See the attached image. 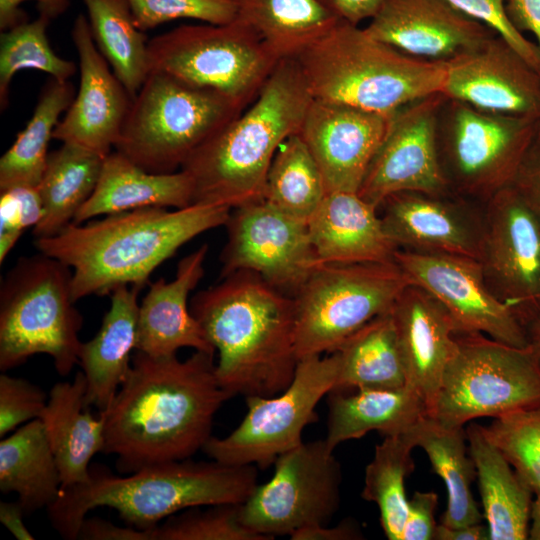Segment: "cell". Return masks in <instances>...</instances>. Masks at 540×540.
<instances>
[{
  "label": "cell",
  "instance_id": "cell-1",
  "mask_svg": "<svg viewBox=\"0 0 540 540\" xmlns=\"http://www.w3.org/2000/svg\"><path fill=\"white\" fill-rule=\"evenodd\" d=\"M214 355L195 351L179 360L135 350L126 379L99 413L103 452L117 456L120 472L189 459L203 449L215 414L233 397L218 381Z\"/></svg>",
  "mask_w": 540,
  "mask_h": 540
},
{
  "label": "cell",
  "instance_id": "cell-2",
  "mask_svg": "<svg viewBox=\"0 0 540 540\" xmlns=\"http://www.w3.org/2000/svg\"><path fill=\"white\" fill-rule=\"evenodd\" d=\"M221 279L190 303L218 353V381L232 396H274L288 387L298 364L294 298L251 271Z\"/></svg>",
  "mask_w": 540,
  "mask_h": 540
},
{
  "label": "cell",
  "instance_id": "cell-3",
  "mask_svg": "<svg viewBox=\"0 0 540 540\" xmlns=\"http://www.w3.org/2000/svg\"><path fill=\"white\" fill-rule=\"evenodd\" d=\"M231 209L192 204L173 211L146 207L71 223L51 237L36 238L39 252L72 269L75 302L110 295L121 286L143 288L154 270L196 236L225 225Z\"/></svg>",
  "mask_w": 540,
  "mask_h": 540
},
{
  "label": "cell",
  "instance_id": "cell-4",
  "mask_svg": "<svg viewBox=\"0 0 540 540\" xmlns=\"http://www.w3.org/2000/svg\"><path fill=\"white\" fill-rule=\"evenodd\" d=\"M312 99L296 59H281L256 99L182 165L192 181V204L234 209L264 200L271 162L299 132Z\"/></svg>",
  "mask_w": 540,
  "mask_h": 540
},
{
  "label": "cell",
  "instance_id": "cell-5",
  "mask_svg": "<svg viewBox=\"0 0 540 540\" xmlns=\"http://www.w3.org/2000/svg\"><path fill=\"white\" fill-rule=\"evenodd\" d=\"M256 486L254 465L232 466L214 460L163 462L123 477L90 467L89 480L63 487L47 511L60 536L75 540L87 513L97 507L113 508L128 525L149 530L188 508L242 504Z\"/></svg>",
  "mask_w": 540,
  "mask_h": 540
},
{
  "label": "cell",
  "instance_id": "cell-6",
  "mask_svg": "<svg viewBox=\"0 0 540 540\" xmlns=\"http://www.w3.org/2000/svg\"><path fill=\"white\" fill-rule=\"evenodd\" d=\"M295 59L313 98L383 114L442 94L447 67L446 61L407 55L341 20Z\"/></svg>",
  "mask_w": 540,
  "mask_h": 540
},
{
  "label": "cell",
  "instance_id": "cell-7",
  "mask_svg": "<svg viewBox=\"0 0 540 540\" xmlns=\"http://www.w3.org/2000/svg\"><path fill=\"white\" fill-rule=\"evenodd\" d=\"M72 269L39 252L18 259L0 287V370L36 354L65 376L79 361L83 317L72 295Z\"/></svg>",
  "mask_w": 540,
  "mask_h": 540
},
{
  "label": "cell",
  "instance_id": "cell-8",
  "mask_svg": "<svg viewBox=\"0 0 540 540\" xmlns=\"http://www.w3.org/2000/svg\"><path fill=\"white\" fill-rule=\"evenodd\" d=\"M243 111L215 91L150 71L132 98L115 150L148 172H176Z\"/></svg>",
  "mask_w": 540,
  "mask_h": 540
},
{
  "label": "cell",
  "instance_id": "cell-9",
  "mask_svg": "<svg viewBox=\"0 0 540 540\" xmlns=\"http://www.w3.org/2000/svg\"><path fill=\"white\" fill-rule=\"evenodd\" d=\"M150 71L215 91L245 110L279 59L239 16L226 24L181 25L149 40Z\"/></svg>",
  "mask_w": 540,
  "mask_h": 540
},
{
  "label": "cell",
  "instance_id": "cell-10",
  "mask_svg": "<svg viewBox=\"0 0 540 540\" xmlns=\"http://www.w3.org/2000/svg\"><path fill=\"white\" fill-rule=\"evenodd\" d=\"M409 280L393 262H319L293 297L298 361L334 352L372 319L389 312Z\"/></svg>",
  "mask_w": 540,
  "mask_h": 540
},
{
  "label": "cell",
  "instance_id": "cell-11",
  "mask_svg": "<svg viewBox=\"0 0 540 540\" xmlns=\"http://www.w3.org/2000/svg\"><path fill=\"white\" fill-rule=\"evenodd\" d=\"M428 415L447 427L482 417L540 406V365L532 348H519L481 333L456 334Z\"/></svg>",
  "mask_w": 540,
  "mask_h": 540
},
{
  "label": "cell",
  "instance_id": "cell-12",
  "mask_svg": "<svg viewBox=\"0 0 540 540\" xmlns=\"http://www.w3.org/2000/svg\"><path fill=\"white\" fill-rule=\"evenodd\" d=\"M338 373L334 352L300 359L285 390L270 397H245L247 413L240 424L226 437L211 436L202 450L225 465L267 468L303 442L305 427L317 420L315 409L335 389Z\"/></svg>",
  "mask_w": 540,
  "mask_h": 540
},
{
  "label": "cell",
  "instance_id": "cell-13",
  "mask_svg": "<svg viewBox=\"0 0 540 540\" xmlns=\"http://www.w3.org/2000/svg\"><path fill=\"white\" fill-rule=\"evenodd\" d=\"M342 471L324 440L302 442L277 457L274 473L240 505V520L266 540L326 525L340 505Z\"/></svg>",
  "mask_w": 540,
  "mask_h": 540
},
{
  "label": "cell",
  "instance_id": "cell-14",
  "mask_svg": "<svg viewBox=\"0 0 540 540\" xmlns=\"http://www.w3.org/2000/svg\"><path fill=\"white\" fill-rule=\"evenodd\" d=\"M538 120L451 100L441 165L458 193L486 201L512 185L538 133Z\"/></svg>",
  "mask_w": 540,
  "mask_h": 540
},
{
  "label": "cell",
  "instance_id": "cell-15",
  "mask_svg": "<svg viewBox=\"0 0 540 540\" xmlns=\"http://www.w3.org/2000/svg\"><path fill=\"white\" fill-rule=\"evenodd\" d=\"M225 226L221 278L240 270L251 271L294 297L320 262L307 223L265 200L231 209Z\"/></svg>",
  "mask_w": 540,
  "mask_h": 540
},
{
  "label": "cell",
  "instance_id": "cell-16",
  "mask_svg": "<svg viewBox=\"0 0 540 540\" xmlns=\"http://www.w3.org/2000/svg\"><path fill=\"white\" fill-rule=\"evenodd\" d=\"M394 260L411 284L443 304L456 334L481 333L511 346L529 347L519 314L491 291L479 260L400 248Z\"/></svg>",
  "mask_w": 540,
  "mask_h": 540
},
{
  "label": "cell",
  "instance_id": "cell-17",
  "mask_svg": "<svg viewBox=\"0 0 540 540\" xmlns=\"http://www.w3.org/2000/svg\"><path fill=\"white\" fill-rule=\"evenodd\" d=\"M438 93L410 103L392 115L388 132L374 156L358 195L377 209L401 192L447 194L438 144Z\"/></svg>",
  "mask_w": 540,
  "mask_h": 540
},
{
  "label": "cell",
  "instance_id": "cell-18",
  "mask_svg": "<svg viewBox=\"0 0 540 540\" xmlns=\"http://www.w3.org/2000/svg\"><path fill=\"white\" fill-rule=\"evenodd\" d=\"M480 262L487 285L518 314L540 296V217L507 186L488 200Z\"/></svg>",
  "mask_w": 540,
  "mask_h": 540
},
{
  "label": "cell",
  "instance_id": "cell-19",
  "mask_svg": "<svg viewBox=\"0 0 540 540\" xmlns=\"http://www.w3.org/2000/svg\"><path fill=\"white\" fill-rule=\"evenodd\" d=\"M442 95L476 109L540 120V73L498 35L446 61Z\"/></svg>",
  "mask_w": 540,
  "mask_h": 540
},
{
  "label": "cell",
  "instance_id": "cell-20",
  "mask_svg": "<svg viewBox=\"0 0 540 540\" xmlns=\"http://www.w3.org/2000/svg\"><path fill=\"white\" fill-rule=\"evenodd\" d=\"M393 114L312 99L298 134L321 170L327 193L358 192Z\"/></svg>",
  "mask_w": 540,
  "mask_h": 540
},
{
  "label": "cell",
  "instance_id": "cell-21",
  "mask_svg": "<svg viewBox=\"0 0 540 540\" xmlns=\"http://www.w3.org/2000/svg\"><path fill=\"white\" fill-rule=\"evenodd\" d=\"M72 39L79 57L80 83L53 139L106 157L120 137L132 97L98 50L82 14L74 21Z\"/></svg>",
  "mask_w": 540,
  "mask_h": 540
},
{
  "label": "cell",
  "instance_id": "cell-22",
  "mask_svg": "<svg viewBox=\"0 0 540 540\" xmlns=\"http://www.w3.org/2000/svg\"><path fill=\"white\" fill-rule=\"evenodd\" d=\"M364 29L407 55L433 61H448L496 35L445 0H384Z\"/></svg>",
  "mask_w": 540,
  "mask_h": 540
},
{
  "label": "cell",
  "instance_id": "cell-23",
  "mask_svg": "<svg viewBox=\"0 0 540 540\" xmlns=\"http://www.w3.org/2000/svg\"><path fill=\"white\" fill-rule=\"evenodd\" d=\"M446 196L401 192L388 197L380 205L387 236L400 249L461 255L480 261L484 213L481 215Z\"/></svg>",
  "mask_w": 540,
  "mask_h": 540
},
{
  "label": "cell",
  "instance_id": "cell-24",
  "mask_svg": "<svg viewBox=\"0 0 540 540\" xmlns=\"http://www.w3.org/2000/svg\"><path fill=\"white\" fill-rule=\"evenodd\" d=\"M407 385L432 411L444 371L457 350L454 321L433 295L409 283L391 309Z\"/></svg>",
  "mask_w": 540,
  "mask_h": 540
},
{
  "label": "cell",
  "instance_id": "cell-25",
  "mask_svg": "<svg viewBox=\"0 0 540 540\" xmlns=\"http://www.w3.org/2000/svg\"><path fill=\"white\" fill-rule=\"evenodd\" d=\"M208 248L202 244L183 257L172 281L149 282L139 304L137 351L152 357L173 356L184 347L216 353L188 305L189 294L204 275Z\"/></svg>",
  "mask_w": 540,
  "mask_h": 540
},
{
  "label": "cell",
  "instance_id": "cell-26",
  "mask_svg": "<svg viewBox=\"0 0 540 540\" xmlns=\"http://www.w3.org/2000/svg\"><path fill=\"white\" fill-rule=\"evenodd\" d=\"M307 228L322 263L395 261L398 247L387 236L378 209L356 192H328Z\"/></svg>",
  "mask_w": 540,
  "mask_h": 540
},
{
  "label": "cell",
  "instance_id": "cell-27",
  "mask_svg": "<svg viewBox=\"0 0 540 540\" xmlns=\"http://www.w3.org/2000/svg\"><path fill=\"white\" fill-rule=\"evenodd\" d=\"M140 291L136 286L116 288L98 332L81 344L78 363L87 383L86 405L99 412L110 406L130 370L137 344Z\"/></svg>",
  "mask_w": 540,
  "mask_h": 540
},
{
  "label": "cell",
  "instance_id": "cell-28",
  "mask_svg": "<svg viewBox=\"0 0 540 540\" xmlns=\"http://www.w3.org/2000/svg\"><path fill=\"white\" fill-rule=\"evenodd\" d=\"M86 390L82 371L72 381L56 383L39 418L59 468L62 488L87 482L90 461L105 446L104 418L90 413Z\"/></svg>",
  "mask_w": 540,
  "mask_h": 540
},
{
  "label": "cell",
  "instance_id": "cell-29",
  "mask_svg": "<svg viewBox=\"0 0 540 540\" xmlns=\"http://www.w3.org/2000/svg\"><path fill=\"white\" fill-rule=\"evenodd\" d=\"M192 200V181L184 171L151 173L115 150L104 158L97 186L73 223L146 207L180 209Z\"/></svg>",
  "mask_w": 540,
  "mask_h": 540
},
{
  "label": "cell",
  "instance_id": "cell-30",
  "mask_svg": "<svg viewBox=\"0 0 540 540\" xmlns=\"http://www.w3.org/2000/svg\"><path fill=\"white\" fill-rule=\"evenodd\" d=\"M466 434L489 540L528 539L533 492L485 436L481 425L469 424Z\"/></svg>",
  "mask_w": 540,
  "mask_h": 540
},
{
  "label": "cell",
  "instance_id": "cell-31",
  "mask_svg": "<svg viewBox=\"0 0 540 540\" xmlns=\"http://www.w3.org/2000/svg\"><path fill=\"white\" fill-rule=\"evenodd\" d=\"M329 394L325 441L333 450L371 431L384 436L405 434L427 415L423 399L407 384L397 389H357L352 394L334 390Z\"/></svg>",
  "mask_w": 540,
  "mask_h": 540
},
{
  "label": "cell",
  "instance_id": "cell-32",
  "mask_svg": "<svg viewBox=\"0 0 540 540\" xmlns=\"http://www.w3.org/2000/svg\"><path fill=\"white\" fill-rule=\"evenodd\" d=\"M427 455L433 471L447 490V507L441 523L462 526L481 523L483 514L472 493L476 468L468 449L466 430L447 427L432 417H421L405 434Z\"/></svg>",
  "mask_w": 540,
  "mask_h": 540
},
{
  "label": "cell",
  "instance_id": "cell-33",
  "mask_svg": "<svg viewBox=\"0 0 540 540\" xmlns=\"http://www.w3.org/2000/svg\"><path fill=\"white\" fill-rule=\"evenodd\" d=\"M0 490L16 493L25 514L49 508L57 501L61 476L39 418L1 440Z\"/></svg>",
  "mask_w": 540,
  "mask_h": 540
},
{
  "label": "cell",
  "instance_id": "cell-34",
  "mask_svg": "<svg viewBox=\"0 0 540 540\" xmlns=\"http://www.w3.org/2000/svg\"><path fill=\"white\" fill-rule=\"evenodd\" d=\"M104 158L72 143L49 153L37 186L43 213L33 228L36 238L55 236L73 223L97 186Z\"/></svg>",
  "mask_w": 540,
  "mask_h": 540
},
{
  "label": "cell",
  "instance_id": "cell-35",
  "mask_svg": "<svg viewBox=\"0 0 540 540\" xmlns=\"http://www.w3.org/2000/svg\"><path fill=\"white\" fill-rule=\"evenodd\" d=\"M334 353L339 362L334 390L397 389L407 383L391 310L349 336Z\"/></svg>",
  "mask_w": 540,
  "mask_h": 540
},
{
  "label": "cell",
  "instance_id": "cell-36",
  "mask_svg": "<svg viewBox=\"0 0 540 540\" xmlns=\"http://www.w3.org/2000/svg\"><path fill=\"white\" fill-rule=\"evenodd\" d=\"M238 16L279 58H295L338 21L318 0H234Z\"/></svg>",
  "mask_w": 540,
  "mask_h": 540
},
{
  "label": "cell",
  "instance_id": "cell-37",
  "mask_svg": "<svg viewBox=\"0 0 540 540\" xmlns=\"http://www.w3.org/2000/svg\"><path fill=\"white\" fill-rule=\"evenodd\" d=\"M74 96L69 81L51 78L45 85L26 127L0 159V191L39 185L49 155V142Z\"/></svg>",
  "mask_w": 540,
  "mask_h": 540
},
{
  "label": "cell",
  "instance_id": "cell-38",
  "mask_svg": "<svg viewBox=\"0 0 540 540\" xmlns=\"http://www.w3.org/2000/svg\"><path fill=\"white\" fill-rule=\"evenodd\" d=\"M94 42L133 98L150 72L149 40L126 0H83Z\"/></svg>",
  "mask_w": 540,
  "mask_h": 540
},
{
  "label": "cell",
  "instance_id": "cell-39",
  "mask_svg": "<svg viewBox=\"0 0 540 540\" xmlns=\"http://www.w3.org/2000/svg\"><path fill=\"white\" fill-rule=\"evenodd\" d=\"M326 194L313 155L298 133L290 135L279 146L269 167L264 200L307 223Z\"/></svg>",
  "mask_w": 540,
  "mask_h": 540
},
{
  "label": "cell",
  "instance_id": "cell-40",
  "mask_svg": "<svg viewBox=\"0 0 540 540\" xmlns=\"http://www.w3.org/2000/svg\"><path fill=\"white\" fill-rule=\"evenodd\" d=\"M413 444L402 435L385 436L365 468L362 498L377 504L389 540H400L408 511L405 479L415 468Z\"/></svg>",
  "mask_w": 540,
  "mask_h": 540
},
{
  "label": "cell",
  "instance_id": "cell-41",
  "mask_svg": "<svg viewBox=\"0 0 540 540\" xmlns=\"http://www.w3.org/2000/svg\"><path fill=\"white\" fill-rule=\"evenodd\" d=\"M50 18L39 14L32 21L21 22L2 31L0 37V103L6 107L8 91L14 75L24 69L45 72L51 78L68 81L75 73V64L58 56L47 38Z\"/></svg>",
  "mask_w": 540,
  "mask_h": 540
},
{
  "label": "cell",
  "instance_id": "cell-42",
  "mask_svg": "<svg viewBox=\"0 0 540 540\" xmlns=\"http://www.w3.org/2000/svg\"><path fill=\"white\" fill-rule=\"evenodd\" d=\"M482 429L533 494L539 492L540 406L499 416Z\"/></svg>",
  "mask_w": 540,
  "mask_h": 540
},
{
  "label": "cell",
  "instance_id": "cell-43",
  "mask_svg": "<svg viewBox=\"0 0 540 540\" xmlns=\"http://www.w3.org/2000/svg\"><path fill=\"white\" fill-rule=\"evenodd\" d=\"M241 504L188 508L153 529L154 540H266L240 520Z\"/></svg>",
  "mask_w": 540,
  "mask_h": 540
},
{
  "label": "cell",
  "instance_id": "cell-44",
  "mask_svg": "<svg viewBox=\"0 0 540 540\" xmlns=\"http://www.w3.org/2000/svg\"><path fill=\"white\" fill-rule=\"evenodd\" d=\"M137 27L153 29L177 19L226 24L238 17L234 0H126Z\"/></svg>",
  "mask_w": 540,
  "mask_h": 540
},
{
  "label": "cell",
  "instance_id": "cell-45",
  "mask_svg": "<svg viewBox=\"0 0 540 540\" xmlns=\"http://www.w3.org/2000/svg\"><path fill=\"white\" fill-rule=\"evenodd\" d=\"M0 263L29 227H35L43 213L37 187L17 186L0 191Z\"/></svg>",
  "mask_w": 540,
  "mask_h": 540
},
{
  "label": "cell",
  "instance_id": "cell-46",
  "mask_svg": "<svg viewBox=\"0 0 540 540\" xmlns=\"http://www.w3.org/2000/svg\"><path fill=\"white\" fill-rule=\"evenodd\" d=\"M466 16L484 24L540 73V51L511 22L506 0H445Z\"/></svg>",
  "mask_w": 540,
  "mask_h": 540
},
{
  "label": "cell",
  "instance_id": "cell-47",
  "mask_svg": "<svg viewBox=\"0 0 540 540\" xmlns=\"http://www.w3.org/2000/svg\"><path fill=\"white\" fill-rule=\"evenodd\" d=\"M48 396L37 385L7 374L0 375V436L40 418Z\"/></svg>",
  "mask_w": 540,
  "mask_h": 540
},
{
  "label": "cell",
  "instance_id": "cell-48",
  "mask_svg": "<svg viewBox=\"0 0 540 540\" xmlns=\"http://www.w3.org/2000/svg\"><path fill=\"white\" fill-rule=\"evenodd\" d=\"M438 495L416 491L408 502V511L400 540H435L438 524L435 511Z\"/></svg>",
  "mask_w": 540,
  "mask_h": 540
},
{
  "label": "cell",
  "instance_id": "cell-49",
  "mask_svg": "<svg viewBox=\"0 0 540 540\" xmlns=\"http://www.w3.org/2000/svg\"><path fill=\"white\" fill-rule=\"evenodd\" d=\"M540 217V136H536L512 183Z\"/></svg>",
  "mask_w": 540,
  "mask_h": 540
},
{
  "label": "cell",
  "instance_id": "cell-50",
  "mask_svg": "<svg viewBox=\"0 0 540 540\" xmlns=\"http://www.w3.org/2000/svg\"><path fill=\"white\" fill-rule=\"evenodd\" d=\"M153 529L143 530L130 525L121 527L99 517H85L78 532V539L154 540Z\"/></svg>",
  "mask_w": 540,
  "mask_h": 540
},
{
  "label": "cell",
  "instance_id": "cell-51",
  "mask_svg": "<svg viewBox=\"0 0 540 540\" xmlns=\"http://www.w3.org/2000/svg\"><path fill=\"white\" fill-rule=\"evenodd\" d=\"M27 0H0V29L5 31L26 21V15L20 5ZM37 3L40 14L50 19L62 14L69 6L70 0H31Z\"/></svg>",
  "mask_w": 540,
  "mask_h": 540
},
{
  "label": "cell",
  "instance_id": "cell-52",
  "mask_svg": "<svg viewBox=\"0 0 540 540\" xmlns=\"http://www.w3.org/2000/svg\"><path fill=\"white\" fill-rule=\"evenodd\" d=\"M323 7L341 21L358 25L371 19L384 0H318Z\"/></svg>",
  "mask_w": 540,
  "mask_h": 540
},
{
  "label": "cell",
  "instance_id": "cell-53",
  "mask_svg": "<svg viewBox=\"0 0 540 540\" xmlns=\"http://www.w3.org/2000/svg\"><path fill=\"white\" fill-rule=\"evenodd\" d=\"M506 12L513 25L536 38L540 51V0H506Z\"/></svg>",
  "mask_w": 540,
  "mask_h": 540
},
{
  "label": "cell",
  "instance_id": "cell-54",
  "mask_svg": "<svg viewBox=\"0 0 540 540\" xmlns=\"http://www.w3.org/2000/svg\"><path fill=\"white\" fill-rule=\"evenodd\" d=\"M292 540H355L362 539L360 528L352 521L344 520L334 527L315 525L294 532Z\"/></svg>",
  "mask_w": 540,
  "mask_h": 540
},
{
  "label": "cell",
  "instance_id": "cell-55",
  "mask_svg": "<svg viewBox=\"0 0 540 540\" xmlns=\"http://www.w3.org/2000/svg\"><path fill=\"white\" fill-rule=\"evenodd\" d=\"M25 512L18 501L0 502V522L18 540H32L30 533L23 522Z\"/></svg>",
  "mask_w": 540,
  "mask_h": 540
},
{
  "label": "cell",
  "instance_id": "cell-56",
  "mask_svg": "<svg viewBox=\"0 0 540 540\" xmlns=\"http://www.w3.org/2000/svg\"><path fill=\"white\" fill-rule=\"evenodd\" d=\"M435 540H489L487 526L481 523L449 527L437 526Z\"/></svg>",
  "mask_w": 540,
  "mask_h": 540
},
{
  "label": "cell",
  "instance_id": "cell-57",
  "mask_svg": "<svg viewBox=\"0 0 540 540\" xmlns=\"http://www.w3.org/2000/svg\"><path fill=\"white\" fill-rule=\"evenodd\" d=\"M529 346L532 348L540 365V307L533 306L520 314Z\"/></svg>",
  "mask_w": 540,
  "mask_h": 540
},
{
  "label": "cell",
  "instance_id": "cell-58",
  "mask_svg": "<svg viewBox=\"0 0 540 540\" xmlns=\"http://www.w3.org/2000/svg\"><path fill=\"white\" fill-rule=\"evenodd\" d=\"M532 501L528 539L540 540V491Z\"/></svg>",
  "mask_w": 540,
  "mask_h": 540
},
{
  "label": "cell",
  "instance_id": "cell-59",
  "mask_svg": "<svg viewBox=\"0 0 540 540\" xmlns=\"http://www.w3.org/2000/svg\"><path fill=\"white\" fill-rule=\"evenodd\" d=\"M533 306H538L540 307V296L538 297L537 301L535 302V304ZM532 306V307H533Z\"/></svg>",
  "mask_w": 540,
  "mask_h": 540
},
{
  "label": "cell",
  "instance_id": "cell-60",
  "mask_svg": "<svg viewBox=\"0 0 540 540\" xmlns=\"http://www.w3.org/2000/svg\"><path fill=\"white\" fill-rule=\"evenodd\" d=\"M538 136H540V120H539V124H538Z\"/></svg>",
  "mask_w": 540,
  "mask_h": 540
}]
</instances>
